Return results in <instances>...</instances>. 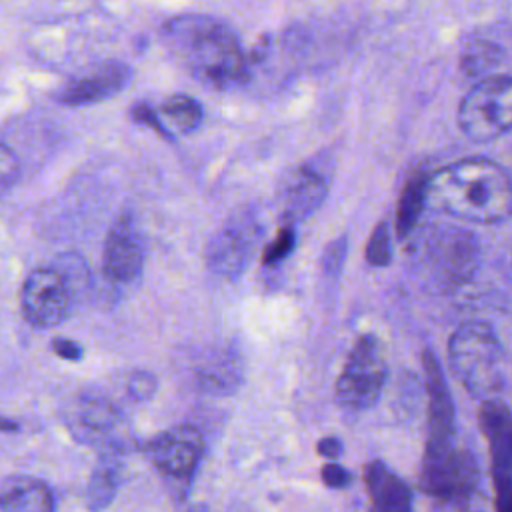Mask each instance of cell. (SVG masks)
<instances>
[{
  "label": "cell",
  "instance_id": "cell-1",
  "mask_svg": "<svg viewBox=\"0 0 512 512\" xmlns=\"http://www.w3.org/2000/svg\"><path fill=\"white\" fill-rule=\"evenodd\" d=\"M426 202L468 222H502L512 204L510 176L500 164L486 158L458 160L428 176Z\"/></svg>",
  "mask_w": 512,
  "mask_h": 512
},
{
  "label": "cell",
  "instance_id": "cell-2",
  "mask_svg": "<svg viewBox=\"0 0 512 512\" xmlns=\"http://www.w3.org/2000/svg\"><path fill=\"white\" fill-rule=\"evenodd\" d=\"M164 44L176 62L194 78L214 88L242 84L248 76L246 58L234 32L200 14H184L166 22Z\"/></svg>",
  "mask_w": 512,
  "mask_h": 512
},
{
  "label": "cell",
  "instance_id": "cell-3",
  "mask_svg": "<svg viewBox=\"0 0 512 512\" xmlns=\"http://www.w3.org/2000/svg\"><path fill=\"white\" fill-rule=\"evenodd\" d=\"M454 374L478 400H494L506 384L504 348L484 322L462 324L448 342Z\"/></svg>",
  "mask_w": 512,
  "mask_h": 512
},
{
  "label": "cell",
  "instance_id": "cell-4",
  "mask_svg": "<svg viewBox=\"0 0 512 512\" xmlns=\"http://www.w3.org/2000/svg\"><path fill=\"white\" fill-rule=\"evenodd\" d=\"M62 420L74 440L102 452H122L132 442V432L122 410L100 392H80L68 400Z\"/></svg>",
  "mask_w": 512,
  "mask_h": 512
},
{
  "label": "cell",
  "instance_id": "cell-5",
  "mask_svg": "<svg viewBox=\"0 0 512 512\" xmlns=\"http://www.w3.org/2000/svg\"><path fill=\"white\" fill-rule=\"evenodd\" d=\"M480 470L466 448L450 442H428L420 472V488L436 498L466 502L478 490Z\"/></svg>",
  "mask_w": 512,
  "mask_h": 512
},
{
  "label": "cell",
  "instance_id": "cell-6",
  "mask_svg": "<svg viewBox=\"0 0 512 512\" xmlns=\"http://www.w3.org/2000/svg\"><path fill=\"white\" fill-rule=\"evenodd\" d=\"M460 130L488 142L504 134L512 124V82L508 76H486L462 98L458 108Z\"/></svg>",
  "mask_w": 512,
  "mask_h": 512
},
{
  "label": "cell",
  "instance_id": "cell-7",
  "mask_svg": "<svg viewBox=\"0 0 512 512\" xmlns=\"http://www.w3.org/2000/svg\"><path fill=\"white\" fill-rule=\"evenodd\" d=\"M386 360L376 336L356 340L336 380V398L348 410H366L376 404L386 382Z\"/></svg>",
  "mask_w": 512,
  "mask_h": 512
},
{
  "label": "cell",
  "instance_id": "cell-8",
  "mask_svg": "<svg viewBox=\"0 0 512 512\" xmlns=\"http://www.w3.org/2000/svg\"><path fill=\"white\" fill-rule=\"evenodd\" d=\"M20 304L30 326L54 328L70 314L72 286L58 268H36L24 280Z\"/></svg>",
  "mask_w": 512,
  "mask_h": 512
},
{
  "label": "cell",
  "instance_id": "cell-9",
  "mask_svg": "<svg viewBox=\"0 0 512 512\" xmlns=\"http://www.w3.org/2000/svg\"><path fill=\"white\" fill-rule=\"evenodd\" d=\"M146 450L162 474L186 480L192 476L204 454V438L194 426L178 424L150 440Z\"/></svg>",
  "mask_w": 512,
  "mask_h": 512
},
{
  "label": "cell",
  "instance_id": "cell-10",
  "mask_svg": "<svg viewBox=\"0 0 512 512\" xmlns=\"http://www.w3.org/2000/svg\"><path fill=\"white\" fill-rule=\"evenodd\" d=\"M144 264V238L134 218L120 216L108 232L104 244L102 270L112 282L134 280Z\"/></svg>",
  "mask_w": 512,
  "mask_h": 512
},
{
  "label": "cell",
  "instance_id": "cell-11",
  "mask_svg": "<svg viewBox=\"0 0 512 512\" xmlns=\"http://www.w3.org/2000/svg\"><path fill=\"white\" fill-rule=\"evenodd\" d=\"M482 428L490 438L492 462L498 488V510H510V458H512V428L508 408L500 402L488 400L482 408Z\"/></svg>",
  "mask_w": 512,
  "mask_h": 512
},
{
  "label": "cell",
  "instance_id": "cell-12",
  "mask_svg": "<svg viewBox=\"0 0 512 512\" xmlns=\"http://www.w3.org/2000/svg\"><path fill=\"white\" fill-rule=\"evenodd\" d=\"M130 80V68L120 62H106L96 70L66 82L54 94V100L64 106H86L102 102L118 94Z\"/></svg>",
  "mask_w": 512,
  "mask_h": 512
},
{
  "label": "cell",
  "instance_id": "cell-13",
  "mask_svg": "<svg viewBox=\"0 0 512 512\" xmlns=\"http://www.w3.org/2000/svg\"><path fill=\"white\" fill-rule=\"evenodd\" d=\"M424 374L428 390V442L454 440V404L436 356L424 352Z\"/></svg>",
  "mask_w": 512,
  "mask_h": 512
},
{
  "label": "cell",
  "instance_id": "cell-14",
  "mask_svg": "<svg viewBox=\"0 0 512 512\" xmlns=\"http://www.w3.org/2000/svg\"><path fill=\"white\" fill-rule=\"evenodd\" d=\"M254 230L242 222L226 226L208 248V264L218 274H238L252 252Z\"/></svg>",
  "mask_w": 512,
  "mask_h": 512
},
{
  "label": "cell",
  "instance_id": "cell-15",
  "mask_svg": "<svg viewBox=\"0 0 512 512\" xmlns=\"http://www.w3.org/2000/svg\"><path fill=\"white\" fill-rule=\"evenodd\" d=\"M0 512H56L52 488L34 476H10L0 486Z\"/></svg>",
  "mask_w": 512,
  "mask_h": 512
},
{
  "label": "cell",
  "instance_id": "cell-16",
  "mask_svg": "<svg viewBox=\"0 0 512 512\" xmlns=\"http://www.w3.org/2000/svg\"><path fill=\"white\" fill-rule=\"evenodd\" d=\"M372 512H412V492L386 464L372 462L364 472Z\"/></svg>",
  "mask_w": 512,
  "mask_h": 512
},
{
  "label": "cell",
  "instance_id": "cell-17",
  "mask_svg": "<svg viewBox=\"0 0 512 512\" xmlns=\"http://www.w3.org/2000/svg\"><path fill=\"white\" fill-rule=\"evenodd\" d=\"M436 250V262L444 276L462 280L466 278L478 260V246L474 236L464 234L460 230H452L448 236H444Z\"/></svg>",
  "mask_w": 512,
  "mask_h": 512
},
{
  "label": "cell",
  "instance_id": "cell-18",
  "mask_svg": "<svg viewBox=\"0 0 512 512\" xmlns=\"http://www.w3.org/2000/svg\"><path fill=\"white\" fill-rule=\"evenodd\" d=\"M326 196V184L322 176L310 168H300L288 182L284 194L286 214L294 218H306L312 214Z\"/></svg>",
  "mask_w": 512,
  "mask_h": 512
},
{
  "label": "cell",
  "instance_id": "cell-19",
  "mask_svg": "<svg viewBox=\"0 0 512 512\" xmlns=\"http://www.w3.org/2000/svg\"><path fill=\"white\" fill-rule=\"evenodd\" d=\"M118 452H102L86 488V506L90 512H102L110 506L120 484Z\"/></svg>",
  "mask_w": 512,
  "mask_h": 512
},
{
  "label": "cell",
  "instance_id": "cell-20",
  "mask_svg": "<svg viewBox=\"0 0 512 512\" xmlns=\"http://www.w3.org/2000/svg\"><path fill=\"white\" fill-rule=\"evenodd\" d=\"M426 182H428V176L426 174H414L402 194H400V200H398V208H396V232H398V238H406L412 228L416 226L424 206H426Z\"/></svg>",
  "mask_w": 512,
  "mask_h": 512
},
{
  "label": "cell",
  "instance_id": "cell-21",
  "mask_svg": "<svg viewBox=\"0 0 512 512\" xmlns=\"http://www.w3.org/2000/svg\"><path fill=\"white\" fill-rule=\"evenodd\" d=\"M502 58H504V52L498 44L488 42V40H478L464 50L460 66L468 76H478V74L498 66L502 62Z\"/></svg>",
  "mask_w": 512,
  "mask_h": 512
},
{
  "label": "cell",
  "instance_id": "cell-22",
  "mask_svg": "<svg viewBox=\"0 0 512 512\" xmlns=\"http://www.w3.org/2000/svg\"><path fill=\"white\" fill-rule=\"evenodd\" d=\"M162 112H164V116H168L184 132L194 130L200 124V120H202L200 104L196 100H192L190 96H184V94L170 96L162 104Z\"/></svg>",
  "mask_w": 512,
  "mask_h": 512
},
{
  "label": "cell",
  "instance_id": "cell-23",
  "mask_svg": "<svg viewBox=\"0 0 512 512\" xmlns=\"http://www.w3.org/2000/svg\"><path fill=\"white\" fill-rule=\"evenodd\" d=\"M392 250H390V234H388V224L380 222L366 246V260L372 266H386L390 262Z\"/></svg>",
  "mask_w": 512,
  "mask_h": 512
},
{
  "label": "cell",
  "instance_id": "cell-24",
  "mask_svg": "<svg viewBox=\"0 0 512 512\" xmlns=\"http://www.w3.org/2000/svg\"><path fill=\"white\" fill-rule=\"evenodd\" d=\"M20 176V160L10 146L0 142V198L16 184Z\"/></svg>",
  "mask_w": 512,
  "mask_h": 512
},
{
  "label": "cell",
  "instance_id": "cell-25",
  "mask_svg": "<svg viewBox=\"0 0 512 512\" xmlns=\"http://www.w3.org/2000/svg\"><path fill=\"white\" fill-rule=\"evenodd\" d=\"M292 248H294V228L288 224V226H282L278 236L266 246V250L262 254V262L278 264L292 252Z\"/></svg>",
  "mask_w": 512,
  "mask_h": 512
},
{
  "label": "cell",
  "instance_id": "cell-26",
  "mask_svg": "<svg viewBox=\"0 0 512 512\" xmlns=\"http://www.w3.org/2000/svg\"><path fill=\"white\" fill-rule=\"evenodd\" d=\"M156 386H158V382H156L154 374L148 370H134V372H130V376L126 380V392L134 400H140V402L152 398L156 392Z\"/></svg>",
  "mask_w": 512,
  "mask_h": 512
},
{
  "label": "cell",
  "instance_id": "cell-27",
  "mask_svg": "<svg viewBox=\"0 0 512 512\" xmlns=\"http://www.w3.org/2000/svg\"><path fill=\"white\" fill-rule=\"evenodd\" d=\"M322 478H324V484L330 488H344L350 484L352 474L344 466H340L336 462H328L322 468Z\"/></svg>",
  "mask_w": 512,
  "mask_h": 512
},
{
  "label": "cell",
  "instance_id": "cell-28",
  "mask_svg": "<svg viewBox=\"0 0 512 512\" xmlns=\"http://www.w3.org/2000/svg\"><path fill=\"white\" fill-rule=\"evenodd\" d=\"M132 118H134L136 122H140V124L150 126L152 130H156V132L162 134L164 138H170V132L162 126V122L158 120L156 112H154L148 104H138V106H134V108H132Z\"/></svg>",
  "mask_w": 512,
  "mask_h": 512
},
{
  "label": "cell",
  "instance_id": "cell-29",
  "mask_svg": "<svg viewBox=\"0 0 512 512\" xmlns=\"http://www.w3.org/2000/svg\"><path fill=\"white\" fill-rule=\"evenodd\" d=\"M52 350L56 356H60L62 360H70V362H76L84 356V350L78 342L74 340H68V338H56L52 340Z\"/></svg>",
  "mask_w": 512,
  "mask_h": 512
},
{
  "label": "cell",
  "instance_id": "cell-30",
  "mask_svg": "<svg viewBox=\"0 0 512 512\" xmlns=\"http://www.w3.org/2000/svg\"><path fill=\"white\" fill-rule=\"evenodd\" d=\"M318 452L328 460V462H334L340 454H342V444L338 438L334 436H328V438H322L318 442Z\"/></svg>",
  "mask_w": 512,
  "mask_h": 512
},
{
  "label": "cell",
  "instance_id": "cell-31",
  "mask_svg": "<svg viewBox=\"0 0 512 512\" xmlns=\"http://www.w3.org/2000/svg\"><path fill=\"white\" fill-rule=\"evenodd\" d=\"M0 430H16V422L8 418H0Z\"/></svg>",
  "mask_w": 512,
  "mask_h": 512
}]
</instances>
